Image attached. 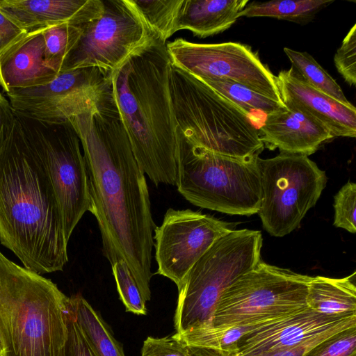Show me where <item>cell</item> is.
<instances>
[{"label":"cell","mask_w":356,"mask_h":356,"mask_svg":"<svg viewBox=\"0 0 356 356\" xmlns=\"http://www.w3.org/2000/svg\"><path fill=\"white\" fill-rule=\"evenodd\" d=\"M83 149L90 212L99 229L102 252L111 265L127 264L145 300L151 298L154 231L144 172L133 153L115 103L67 120Z\"/></svg>","instance_id":"cell-1"},{"label":"cell","mask_w":356,"mask_h":356,"mask_svg":"<svg viewBox=\"0 0 356 356\" xmlns=\"http://www.w3.org/2000/svg\"><path fill=\"white\" fill-rule=\"evenodd\" d=\"M0 242L39 274L68 261L63 216L44 163L18 115L0 149Z\"/></svg>","instance_id":"cell-2"},{"label":"cell","mask_w":356,"mask_h":356,"mask_svg":"<svg viewBox=\"0 0 356 356\" xmlns=\"http://www.w3.org/2000/svg\"><path fill=\"white\" fill-rule=\"evenodd\" d=\"M166 43L154 38L112 73L115 103L139 167L156 186H176L181 136Z\"/></svg>","instance_id":"cell-3"},{"label":"cell","mask_w":356,"mask_h":356,"mask_svg":"<svg viewBox=\"0 0 356 356\" xmlns=\"http://www.w3.org/2000/svg\"><path fill=\"white\" fill-rule=\"evenodd\" d=\"M69 297L51 280L0 252V335L4 356H60Z\"/></svg>","instance_id":"cell-4"},{"label":"cell","mask_w":356,"mask_h":356,"mask_svg":"<svg viewBox=\"0 0 356 356\" xmlns=\"http://www.w3.org/2000/svg\"><path fill=\"white\" fill-rule=\"evenodd\" d=\"M169 85L182 141L232 157L259 156L264 145L258 129L236 104L172 64Z\"/></svg>","instance_id":"cell-5"},{"label":"cell","mask_w":356,"mask_h":356,"mask_svg":"<svg viewBox=\"0 0 356 356\" xmlns=\"http://www.w3.org/2000/svg\"><path fill=\"white\" fill-rule=\"evenodd\" d=\"M258 157L222 155L181 140L177 190L203 209L229 215L257 213L261 200Z\"/></svg>","instance_id":"cell-6"},{"label":"cell","mask_w":356,"mask_h":356,"mask_svg":"<svg viewBox=\"0 0 356 356\" xmlns=\"http://www.w3.org/2000/svg\"><path fill=\"white\" fill-rule=\"evenodd\" d=\"M262 243L261 232L248 229H232L213 243L178 288L175 332L212 325L224 291L261 260Z\"/></svg>","instance_id":"cell-7"},{"label":"cell","mask_w":356,"mask_h":356,"mask_svg":"<svg viewBox=\"0 0 356 356\" xmlns=\"http://www.w3.org/2000/svg\"><path fill=\"white\" fill-rule=\"evenodd\" d=\"M312 277L261 260L224 291L211 325H263L300 312Z\"/></svg>","instance_id":"cell-8"},{"label":"cell","mask_w":356,"mask_h":356,"mask_svg":"<svg viewBox=\"0 0 356 356\" xmlns=\"http://www.w3.org/2000/svg\"><path fill=\"white\" fill-rule=\"evenodd\" d=\"M261 200L259 214L271 236H284L296 229L319 199L325 172L306 155L280 152L257 159Z\"/></svg>","instance_id":"cell-9"},{"label":"cell","mask_w":356,"mask_h":356,"mask_svg":"<svg viewBox=\"0 0 356 356\" xmlns=\"http://www.w3.org/2000/svg\"><path fill=\"white\" fill-rule=\"evenodd\" d=\"M17 115L44 163L69 242L75 227L90 209L88 178L79 138L68 120L50 122Z\"/></svg>","instance_id":"cell-10"},{"label":"cell","mask_w":356,"mask_h":356,"mask_svg":"<svg viewBox=\"0 0 356 356\" xmlns=\"http://www.w3.org/2000/svg\"><path fill=\"white\" fill-rule=\"evenodd\" d=\"M102 1V13L84 26L59 73L94 67L112 74L155 38L127 0Z\"/></svg>","instance_id":"cell-11"},{"label":"cell","mask_w":356,"mask_h":356,"mask_svg":"<svg viewBox=\"0 0 356 356\" xmlns=\"http://www.w3.org/2000/svg\"><path fill=\"white\" fill-rule=\"evenodd\" d=\"M112 74L87 67L60 72L50 82L7 94L15 113L44 122H60L114 103Z\"/></svg>","instance_id":"cell-12"},{"label":"cell","mask_w":356,"mask_h":356,"mask_svg":"<svg viewBox=\"0 0 356 356\" xmlns=\"http://www.w3.org/2000/svg\"><path fill=\"white\" fill-rule=\"evenodd\" d=\"M172 64L197 79H227L283 103L271 72L238 42L200 44L178 38L165 44Z\"/></svg>","instance_id":"cell-13"},{"label":"cell","mask_w":356,"mask_h":356,"mask_svg":"<svg viewBox=\"0 0 356 356\" xmlns=\"http://www.w3.org/2000/svg\"><path fill=\"white\" fill-rule=\"evenodd\" d=\"M232 229V224L211 215L169 208L154 231L156 274L170 279L178 289L196 261Z\"/></svg>","instance_id":"cell-14"},{"label":"cell","mask_w":356,"mask_h":356,"mask_svg":"<svg viewBox=\"0 0 356 356\" xmlns=\"http://www.w3.org/2000/svg\"><path fill=\"white\" fill-rule=\"evenodd\" d=\"M353 327H356V314L329 316L307 307L245 334L238 342V355L291 348L321 334Z\"/></svg>","instance_id":"cell-15"},{"label":"cell","mask_w":356,"mask_h":356,"mask_svg":"<svg viewBox=\"0 0 356 356\" xmlns=\"http://www.w3.org/2000/svg\"><path fill=\"white\" fill-rule=\"evenodd\" d=\"M281 99L289 108L296 109L323 124L333 138H355L356 108L346 106L306 83L291 67L276 76Z\"/></svg>","instance_id":"cell-16"},{"label":"cell","mask_w":356,"mask_h":356,"mask_svg":"<svg viewBox=\"0 0 356 356\" xmlns=\"http://www.w3.org/2000/svg\"><path fill=\"white\" fill-rule=\"evenodd\" d=\"M102 0H0V10L30 31L61 23L83 24L101 15Z\"/></svg>","instance_id":"cell-17"},{"label":"cell","mask_w":356,"mask_h":356,"mask_svg":"<svg viewBox=\"0 0 356 356\" xmlns=\"http://www.w3.org/2000/svg\"><path fill=\"white\" fill-rule=\"evenodd\" d=\"M44 28L26 32L0 54V86L5 92L44 85L58 75L45 63Z\"/></svg>","instance_id":"cell-18"},{"label":"cell","mask_w":356,"mask_h":356,"mask_svg":"<svg viewBox=\"0 0 356 356\" xmlns=\"http://www.w3.org/2000/svg\"><path fill=\"white\" fill-rule=\"evenodd\" d=\"M258 131L264 147L269 149L278 148L280 152L307 156L333 138L315 119L287 107L266 115Z\"/></svg>","instance_id":"cell-19"},{"label":"cell","mask_w":356,"mask_h":356,"mask_svg":"<svg viewBox=\"0 0 356 356\" xmlns=\"http://www.w3.org/2000/svg\"><path fill=\"white\" fill-rule=\"evenodd\" d=\"M248 0H184L178 30L204 38L228 29L239 18Z\"/></svg>","instance_id":"cell-20"},{"label":"cell","mask_w":356,"mask_h":356,"mask_svg":"<svg viewBox=\"0 0 356 356\" xmlns=\"http://www.w3.org/2000/svg\"><path fill=\"white\" fill-rule=\"evenodd\" d=\"M307 305L325 315L356 314V273L342 278L312 277L308 285Z\"/></svg>","instance_id":"cell-21"},{"label":"cell","mask_w":356,"mask_h":356,"mask_svg":"<svg viewBox=\"0 0 356 356\" xmlns=\"http://www.w3.org/2000/svg\"><path fill=\"white\" fill-rule=\"evenodd\" d=\"M260 325H209L176 334L191 356H236L241 337Z\"/></svg>","instance_id":"cell-22"},{"label":"cell","mask_w":356,"mask_h":356,"mask_svg":"<svg viewBox=\"0 0 356 356\" xmlns=\"http://www.w3.org/2000/svg\"><path fill=\"white\" fill-rule=\"evenodd\" d=\"M69 309L98 356H125L110 327L81 294L69 297Z\"/></svg>","instance_id":"cell-23"},{"label":"cell","mask_w":356,"mask_h":356,"mask_svg":"<svg viewBox=\"0 0 356 356\" xmlns=\"http://www.w3.org/2000/svg\"><path fill=\"white\" fill-rule=\"evenodd\" d=\"M198 79L239 107L257 129L263 124L266 115L286 108L284 103L272 99L229 79Z\"/></svg>","instance_id":"cell-24"},{"label":"cell","mask_w":356,"mask_h":356,"mask_svg":"<svg viewBox=\"0 0 356 356\" xmlns=\"http://www.w3.org/2000/svg\"><path fill=\"white\" fill-rule=\"evenodd\" d=\"M154 37L166 43L177 32L184 0H127Z\"/></svg>","instance_id":"cell-25"},{"label":"cell","mask_w":356,"mask_h":356,"mask_svg":"<svg viewBox=\"0 0 356 356\" xmlns=\"http://www.w3.org/2000/svg\"><path fill=\"white\" fill-rule=\"evenodd\" d=\"M331 0H272L249 2L239 17H267L296 23L308 22L316 14L333 3Z\"/></svg>","instance_id":"cell-26"},{"label":"cell","mask_w":356,"mask_h":356,"mask_svg":"<svg viewBox=\"0 0 356 356\" xmlns=\"http://www.w3.org/2000/svg\"><path fill=\"white\" fill-rule=\"evenodd\" d=\"M284 51L292 67L309 86L346 106H353L336 81L310 54L287 47Z\"/></svg>","instance_id":"cell-27"},{"label":"cell","mask_w":356,"mask_h":356,"mask_svg":"<svg viewBox=\"0 0 356 356\" xmlns=\"http://www.w3.org/2000/svg\"><path fill=\"white\" fill-rule=\"evenodd\" d=\"M86 24H73L66 22L44 28L43 37L45 63L57 74H59L65 56L79 40Z\"/></svg>","instance_id":"cell-28"},{"label":"cell","mask_w":356,"mask_h":356,"mask_svg":"<svg viewBox=\"0 0 356 356\" xmlns=\"http://www.w3.org/2000/svg\"><path fill=\"white\" fill-rule=\"evenodd\" d=\"M118 292L127 312L137 315H146L147 301L143 296L127 264L119 260L111 265Z\"/></svg>","instance_id":"cell-29"},{"label":"cell","mask_w":356,"mask_h":356,"mask_svg":"<svg viewBox=\"0 0 356 356\" xmlns=\"http://www.w3.org/2000/svg\"><path fill=\"white\" fill-rule=\"evenodd\" d=\"M303 356H356V327L332 334Z\"/></svg>","instance_id":"cell-30"},{"label":"cell","mask_w":356,"mask_h":356,"mask_svg":"<svg viewBox=\"0 0 356 356\" xmlns=\"http://www.w3.org/2000/svg\"><path fill=\"white\" fill-rule=\"evenodd\" d=\"M334 225L355 234L356 232V184L348 181L334 197Z\"/></svg>","instance_id":"cell-31"},{"label":"cell","mask_w":356,"mask_h":356,"mask_svg":"<svg viewBox=\"0 0 356 356\" xmlns=\"http://www.w3.org/2000/svg\"><path fill=\"white\" fill-rule=\"evenodd\" d=\"M334 62L335 67L350 86L356 83V24L348 31L337 49Z\"/></svg>","instance_id":"cell-32"},{"label":"cell","mask_w":356,"mask_h":356,"mask_svg":"<svg viewBox=\"0 0 356 356\" xmlns=\"http://www.w3.org/2000/svg\"><path fill=\"white\" fill-rule=\"evenodd\" d=\"M141 356H191L176 332L165 337H148L143 343Z\"/></svg>","instance_id":"cell-33"},{"label":"cell","mask_w":356,"mask_h":356,"mask_svg":"<svg viewBox=\"0 0 356 356\" xmlns=\"http://www.w3.org/2000/svg\"><path fill=\"white\" fill-rule=\"evenodd\" d=\"M67 330L65 356H98L76 323L70 309L67 318Z\"/></svg>","instance_id":"cell-34"},{"label":"cell","mask_w":356,"mask_h":356,"mask_svg":"<svg viewBox=\"0 0 356 356\" xmlns=\"http://www.w3.org/2000/svg\"><path fill=\"white\" fill-rule=\"evenodd\" d=\"M335 333L330 332L323 334L291 348L268 351L250 352L238 355L236 356H303L304 354L313 346Z\"/></svg>","instance_id":"cell-35"},{"label":"cell","mask_w":356,"mask_h":356,"mask_svg":"<svg viewBox=\"0 0 356 356\" xmlns=\"http://www.w3.org/2000/svg\"><path fill=\"white\" fill-rule=\"evenodd\" d=\"M26 33L0 10V54Z\"/></svg>","instance_id":"cell-36"},{"label":"cell","mask_w":356,"mask_h":356,"mask_svg":"<svg viewBox=\"0 0 356 356\" xmlns=\"http://www.w3.org/2000/svg\"><path fill=\"white\" fill-rule=\"evenodd\" d=\"M15 121V113L4 95L0 93V149L9 138Z\"/></svg>","instance_id":"cell-37"},{"label":"cell","mask_w":356,"mask_h":356,"mask_svg":"<svg viewBox=\"0 0 356 356\" xmlns=\"http://www.w3.org/2000/svg\"><path fill=\"white\" fill-rule=\"evenodd\" d=\"M0 356H4V346L3 343L0 335Z\"/></svg>","instance_id":"cell-38"},{"label":"cell","mask_w":356,"mask_h":356,"mask_svg":"<svg viewBox=\"0 0 356 356\" xmlns=\"http://www.w3.org/2000/svg\"><path fill=\"white\" fill-rule=\"evenodd\" d=\"M60 356H65V348H64L63 350L62 351Z\"/></svg>","instance_id":"cell-39"}]
</instances>
